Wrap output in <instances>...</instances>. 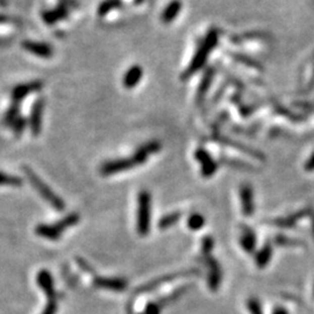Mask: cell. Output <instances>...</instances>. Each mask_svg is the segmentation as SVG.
<instances>
[{
	"instance_id": "25",
	"label": "cell",
	"mask_w": 314,
	"mask_h": 314,
	"mask_svg": "<svg viewBox=\"0 0 314 314\" xmlns=\"http://www.w3.org/2000/svg\"><path fill=\"white\" fill-rule=\"evenodd\" d=\"M22 178L0 171V186H21Z\"/></svg>"
},
{
	"instance_id": "36",
	"label": "cell",
	"mask_w": 314,
	"mask_h": 314,
	"mask_svg": "<svg viewBox=\"0 0 314 314\" xmlns=\"http://www.w3.org/2000/svg\"><path fill=\"white\" fill-rule=\"evenodd\" d=\"M309 219H311V225H312V234L314 239V211L312 210L311 213H309Z\"/></svg>"
},
{
	"instance_id": "4",
	"label": "cell",
	"mask_w": 314,
	"mask_h": 314,
	"mask_svg": "<svg viewBox=\"0 0 314 314\" xmlns=\"http://www.w3.org/2000/svg\"><path fill=\"white\" fill-rule=\"evenodd\" d=\"M79 220L80 217L78 213H70L55 224L39 225L35 228V233L40 237H43V239L56 241L60 239L61 235H62L68 228L77 225L79 223Z\"/></svg>"
},
{
	"instance_id": "19",
	"label": "cell",
	"mask_w": 314,
	"mask_h": 314,
	"mask_svg": "<svg viewBox=\"0 0 314 314\" xmlns=\"http://www.w3.org/2000/svg\"><path fill=\"white\" fill-rule=\"evenodd\" d=\"M181 11H182L181 0H171V2L166 6V9L163 10L162 14H161V21L166 25L171 24V22L178 17Z\"/></svg>"
},
{
	"instance_id": "7",
	"label": "cell",
	"mask_w": 314,
	"mask_h": 314,
	"mask_svg": "<svg viewBox=\"0 0 314 314\" xmlns=\"http://www.w3.org/2000/svg\"><path fill=\"white\" fill-rule=\"evenodd\" d=\"M191 275H199V270H197V269H190V270H186V271H179V273H175V274L162 276V277L157 278V279H155V281H152L150 283H148V284L142 285V286H141V288L136 289L135 293H134V296L132 297V299L129 300V302H131L134 299V297L139 296V294L150 292V291H152L154 289L159 288V286L163 285V284H166V283H170V282H172L176 278L185 277V276H191Z\"/></svg>"
},
{
	"instance_id": "6",
	"label": "cell",
	"mask_w": 314,
	"mask_h": 314,
	"mask_svg": "<svg viewBox=\"0 0 314 314\" xmlns=\"http://www.w3.org/2000/svg\"><path fill=\"white\" fill-rule=\"evenodd\" d=\"M76 5L75 0H61L59 5L42 13V19L47 25H55L69 17L70 7Z\"/></svg>"
},
{
	"instance_id": "32",
	"label": "cell",
	"mask_w": 314,
	"mask_h": 314,
	"mask_svg": "<svg viewBox=\"0 0 314 314\" xmlns=\"http://www.w3.org/2000/svg\"><path fill=\"white\" fill-rule=\"evenodd\" d=\"M57 312V299H51L48 301L42 314H56Z\"/></svg>"
},
{
	"instance_id": "20",
	"label": "cell",
	"mask_w": 314,
	"mask_h": 314,
	"mask_svg": "<svg viewBox=\"0 0 314 314\" xmlns=\"http://www.w3.org/2000/svg\"><path fill=\"white\" fill-rule=\"evenodd\" d=\"M273 244L267 242L255 254V263L256 267L259 269H264L270 263L271 257H273Z\"/></svg>"
},
{
	"instance_id": "16",
	"label": "cell",
	"mask_w": 314,
	"mask_h": 314,
	"mask_svg": "<svg viewBox=\"0 0 314 314\" xmlns=\"http://www.w3.org/2000/svg\"><path fill=\"white\" fill-rule=\"evenodd\" d=\"M143 77V69L139 64H134L127 71L125 72L124 78H122V84L125 89L132 90L139 85Z\"/></svg>"
},
{
	"instance_id": "34",
	"label": "cell",
	"mask_w": 314,
	"mask_h": 314,
	"mask_svg": "<svg viewBox=\"0 0 314 314\" xmlns=\"http://www.w3.org/2000/svg\"><path fill=\"white\" fill-rule=\"evenodd\" d=\"M305 169L306 171H309L312 172L314 171V152L311 155V157L307 160V162L305 163Z\"/></svg>"
},
{
	"instance_id": "35",
	"label": "cell",
	"mask_w": 314,
	"mask_h": 314,
	"mask_svg": "<svg viewBox=\"0 0 314 314\" xmlns=\"http://www.w3.org/2000/svg\"><path fill=\"white\" fill-rule=\"evenodd\" d=\"M273 314H289V312H288V309H286L285 307H283V306H277V307L274 308Z\"/></svg>"
},
{
	"instance_id": "28",
	"label": "cell",
	"mask_w": 314,
	"mask_h": 314,
	"mask_svg": "<svg viewBox=\"0 0 314 314\" xmlns=\"http://www.w3.org/2000/svg\"><path fill=\"white\" fill-rule=\"evenodd\" d=\"M275 243H277L278 246L281 247H297L301 246L302 242L301 241L291 239V237H286L284 235H278L275 239Z\"/></svg>"
},
{
	"instance_id": "18",
	"label": "cell",
	"mask_w": 314,
	"mask_h": 314,
	"mask_svg": "<svg viewBox=\"0 0 314 314\" xmlns=\"http://www.w3.org/2000/svg\"><path fill=\"white\" fill-rule=\"evenodd\" d=\"M240 244L242 249L248 254H252L256 248V234L251 228L247 227L246 225L241 228V236H240Z\"/></svg>"
},
{
	"instance_id": "38",
	"label": "cell",
	"mask_w": 314,
	"mask_h": 314,
	"mask_svg": "<svg viewBox=\"0 0 314 314\" xmlns=\"http://www.w3.org/2000/svg\"><path fill=\"white\" fill-rule=\"evenodd\" d=\"M313 296H314V288H313Z\"/></svg>"
},
{
	"instance_id": "33",
	"label": "cell",
	"mask_w": 314,
	"mask_h": 314,
	"mask_svg": "<svg viewBox=\"0 0 314 314\" xmlns=\"http://www.w3.org/2000/svg\"><path fill=\"white\" fill-rule=\"evenodd\" d=\"M77 264L79 266V268H82V269L85 271V273H87V274H92L94 276V270L92 269V267L90 266L89 263H87L85 259H83V258H77Z\"/></svg>"
},
{
	"instance_id": "14",
	"label": "cell",
	"mask_w": 314,
	"mask_h": 314,
	"mask_svg": "<svg viewBox=\"0 0 314 314\" xmlns=\"http://www.w3.org/2000/svg\"><path fill=\"white\" fill-rule=\"evenodd\" d=\"M240 198L242 213L246 217H251L255 212V201H254V191L249 184H243L240 187Z\"/></svg>"
},
{
	"instance_id": "5",
	"label": "cell",
	"mask_w": 314,
	"mask_h": 314,
	"mask_svg": "<svg viewBox=\"0 0 314 314\" xmlns=\"http://www.w3.org/2000/svg\"><path fill=\"white\" fill-rule=\"evenodd\" d=\"M151 220V194L148 191H141L137 197V223L136 229L141 236L150 232Z\"/></svg>"
},
{
	"instance_id": "39",
	"label": "cell",
	"mask_w": 314,
	"mask_h": 314,
	"mask_svg": "<svg viewBox=\"0 0 314 314\" xmlns=\"http://www.w3.org/2000/svg\"><path fill=\"white\" fill-rule=\"evenodd\" d=\"M2 2H3V0H0V3H2Z\"/></svg>"
},
{
	"instance_id": "2",
	"label": "cell",
	"mask_w": 314,
	"mask_h": 314,
	"mask_svg": "<svg viewBox=\"0 0 314 314\" xmlns=\"http://www.w3.org/2000/svg\"><path fill=\"white\" fill-rule=\"evenodd\" d=\"M218 39H219V35H218L217 30L214 29L211 30L207 35H206L204 41L201 42V44L199 45L196 54H194L193 59L190 62L189 67H187L186 70L182 74L183 80L189 79L191 76L197 74V72L205 66L206 61L208 59V55L213 51V49L216 48Z\"/></svg>"
},
{
	"instance_id": "8",
	"label": "cell",
	"mask_w": 314,
	"mask_h": 314,
	"mask_svg": "<svg viewBox=\"0 0 314 314\" xmlns=\"http://www.w3.org/2000/svg\"><path fill=\"white\" fill-rule=\"evenodd\" d=\"M43 87V83L42 80H30V82L19 84L12 90V93H11V99H12L13 104H19L21 105V101L24 100L26 97H28L29 94L36 93V92H40Z\"/></svg>"
},
{
	"instance_id": "10",
	"label": "cell",
	"mask_w": 314,
	"mask_h": 314,
	"mask_svg": "<svg viewBox=\"0 0 314 314\" xmlns=\"http://www.w3.org/2000/svg\"><path fill=\"white\" fill-rule=\"evenodd\" d=\"M204 258L206 266L208 267V288L211 291L216 292L220 288L221 281H223V270H221L219 262L211 255L204 256Z\"/></svg>"
},
{
	"instance_id": "3",
	"label": "cell",
	"mask_w": 314,
	"mask_h": 314,
	"mask_svg": "<svg viewBox=\"0 0 314 314\" xmlns=\"http://www.w3.org/2000/svg\"><path fill=\"white\" fill-rule=\"evenodd\" d=\"M22 169H24V174L26 176V178L28 179L30 184H32L34 189L39 192L40 196L43 198L53 208L59 211V212H62V211H64V208H66V202H64L59 196H57L55 192H53V191L50 190V187H49L47 184L42 181V179L35 174V172L30 169L29 167H24Z\"/></svg>"
},
{
	"instance_id": "31",
	"label": "cell",
	"mask_w": 314,
	"mask_h": 314,
	"mask_svg": "<svg viewBox=\"0 0 314 314\" xmlns=\"http://www.w3.org/2000/svg\"><path fill=\"white\" fill-rule=\"evenodd\" d=\"M164 306H167V305L163 299H161L156 302H150V304H148L147 307H145L144 314H160L161 309H162Z\"/></svg>"
},
{
	"instance_id": "37",
	"label": "cell",
	"mask_w": 314,
	"mask_h": 314,
	"mask_svg": "<svg viewBox=\"0 0 314 314\" xmlns=\"http://www.w3.org/2000/svg\"><path fill=\"white\" fill-rule=\"evenodd\" d=\"M141 2H142V0H135L136 4H141Z\"/></svg>"
},
{
	"instance_id": "30",
	"label": "cell",
	"mask_w": 314,
	"mask_h": 314,
	"mask_svg": "<svg viewBox=\"0 0 314 314\" xmlns=\"http://www.w3.org/2000/svg\"><path fill=\"white\" fill-rule=\"evenodd\" d=\"M214 248V240L212 236H205L201 241V251L202 256H208L211 255Z\"/></svg>"
},
{
	"instance_id": "1",
	"label": "cell",
	"mask_w": 314,
	"mask_h": 314,
	"mask_svg": "<svg viewBox=\"0 0 314 314\" xmlns=\"http://www.w3.org/2000/svg\"><path fill=\"white\" fill-rule=\"evenodd\" d=\"M162 148V143L157 140L149 141L141 144L139 148L134 151V154L129 157H122V159L111 160L102 163L100 167V174L104 176H111L120 174V172L127 171L133 168L139 167L141 164L147 162V160L151 155L157 154Z\"/></svg>"
},
{
	"instance_id": "26",
	"label": "cell",
	"mask_w": 314,
	"mask_h": 314,
	"mask_svg": "<svg viewBox=\"0 0 314 314\" xmlns=\"http://www.w3.org/2000/svg\"><path fill=\"white\" fill-rule=\"evenodd\" d=\"M205 218L200 213H192L187 220V226L191 231H199L204 227Z\"/></svg>"
},
{
	"instance_id": "11",
	"label": "cell",
	"mask_w": 314,
	"mask_h": 314,
	"mask_svg": "<svg viewBox=\"0 0 314 314\" xmlns=\"http://www.w3.org/2000/svg\"><path fill=\"white\" fill-rule=\"evenodd\" d=\"M194 157L198 161V163L201 167V175L204 177L208 178L216 174L218 169V164L213 157L210 155V152L204 148H198L194 152Z\"/></svg>"
},
{
	"instance_id": "17",
	"label": "cell",
	"mask_w": 314,
	"mask_h": 314,
	"mask_svg": "<svg viewBox=\"0 0 314 314\" xmlns=\"http://www.w3.org/2000/svg\"><path fill=\"white\" fill-rule=\"evenodd\" d=\"M312 208H302L297 211L296 213L290 214V216L285 218H281V219L275 220V225L282 228H292L293 226H296L298 221L304 219L305 217H309Z\"/></svg>"
},
{
	"instance_id": "15",
	"label": "cell",
	"mask_w": 314,
	"mask_h": 314,
	"mask_svg": "<svg viewBox=\"0 0 314 314\" xmlns=\"http://www.w3.org/2000/svg\"><path fill=\"white\" fill-rule=\"evenodd\" d=\"M36 281L40 288L43 290L48 300L57 299V293L55 290V284H54V279L48 270H41L40 273L37 274Z\"/></svg>"
},
{
	"instance_id": "29",
	"label": "cell",
	"mask_w": 314,
	"mask_h": 314,
	"mask_svg": "<svg viewBox=\"0 0 314 314\" xmlns=\"http://www.w3.org/2000/svg\"><path fill=\"white\" fill-rule=\"evenodd\" d=\"M247 307L250 314H264L262 305L257 298H249L247 300Z\"/></svg>"
},
{
	"instance_id": "21",
	"label": "cell",
	"mask_w": 314,
	"mask_h": 314,
	"mask_svg": "<svg viewBox=\"0 0 314 314\" xmlns=\"http://www.w3.org/2000/svg\"><path fill=\"white\" fill-rule=\"evenodd\" d=\"M122 7V0H102L98 5L97 14L98 17H106L113 10H118Z\"/></svg>"
},
{
	"instance_id": "23",
	"label": "cell",
	"mask_w": 314,
	"mask_h": 314,
	"mask_svg": "<svg viewBox=\"0 0 314 314\" xmlns=\"http://www.w3.org/2000/svg\"><path fill=\"white\" fill-rule=\"evenodd\" d=\"M20 117V105L19 104H11L9 107V110L6 111L5 116H4L3 122L5 126H9V127H12V125L17 121V119Z\"/></svg>"
},
{
	"instance_id": "22",
	"label": "cell",
	"mask_w": 314,
	"mask_h": 314,
	"mask_svg": "<svg viewBox=\"0 0 314 314\" xmlns=\"http://www.w3.org/2000/svg\"><path fill=\"white\" fill-rule=\"evenodd\" d=\"M213 76H214V72H213L212 69H210V70L205 72L204 78H202L200 85H199L198 92H197V101L198 102H200L202 100V98L205 97V93L207 92L211 83H212V80H213Z\"/></svg>"
},
{
	"instance_id": "27",
	"label": "cell",
	"mask_w": 314,
	"mask_h": 314,
	"mask_svg": "<svg viewBox=\"0 0 314 314\" xmlns=\"http://www.w3.org/2000/svg\"><path fill=\"white\" fill-rule=\"evenodd\" d=\"M27 126H28V120H27L26 118L20 116L17 119V121L14 122V124L12 125V127H11V128H12V131H13L15 136L20 137L22 135V133L25 132V129H26Z\"/></svg>"
},
{
	"instance_id": "9",
	"label": "cell",
	"mask_w": 314,
	"mask_h": 314,
	"mask_svg": "<svg viewBox=\"0 0 314 314\" xmlns=\"http://www.w3.org/2000/svg\"><path fill=\"white\" fill-rule=\"evenodd\" d=\"M45 100L43 98H37L30 110L28 126L33 136H39L42 129V119H43V111Z\"/></svg>"
},
{
	"instance_id": "13",
	"label": "cell",
	"mask_w": 314,
	"mask_h": 314,
	"mask_svg": "<svg viewBox=\"0 0 314 314\" xmlns=\"http://www.w3.org/2000/svg\"><path fill=\"white\" fill-rule=\"evenodd\" d=\"M93 285L98 289L116 291V292H121L127 288L128 283L124 278L118 277H99L94 275Z\"/></svg>"
},
{
	"instance_id": "24",
	"label": "cell",
	"mask_w": 314,
	"mask_h": 314,
	"mask_svg": "<svg viewBox=\"0 0 314 314\" xmlns=\"http://www.w3.org/2000/svg\"><path fill=\"white\" fill-rule=\"evenodd\" d=\"M182 217V213L181 212H172V213H169L167 214V216H164L161 218V220L159 221V227L160 229H168L170 228L171 226H174L176 223H178V220L181 219Z\"/></svg>"
},
{
	"instance_id": "12",
	"label": "cell",
	"mask_w": 314,
	"mask_h": 314,
	"mask_svg": "<svg viewBox=\"0 0 314 314\" xmlns=\"http://www.w3.org/2000/svg\"><path fill=\"white\" fill-rule=\"evenodd\" d=\"M21 47L24 48V50L33 54L35 56H39L41 59H50L54 55L53 47L50 44L45 43V42L25 40L22 41Z\"/></svg>"
}]
</instances>
